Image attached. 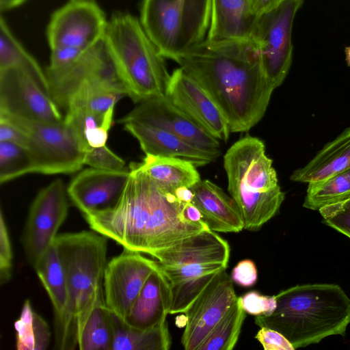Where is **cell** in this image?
Wrapping results in <instances>:
<instances>
[{
    "label": "cell",
    "mask_w": 350,
    "mask_h": 350,
    "mask_svg": "<svg viewBox=\"0 0 350 350\" xmlns=\"http://www.w3.org/2000/svg\"><path fill=\"white\" fill-rule=\"evenodd\" d=\"M129 167L130 177L118 202L83 215L92 230L123 249L155 258L161 252L208 228L203 221H189L184 214V202L154 183L138 163Z\"/></svg>",
    "instance_id": "cell-1"
},
{
    "label": "cell",
    "mask_w": 350,
    "mask_h": 350,
    "mask_svg": "<svg viewBox=\"0 0 350 350\" xmlns=\"http://www.w3.org/2000/svg\"><path fill=\"white\" fill-rule=\"evenodd\" d=\"M174 61L213 98L231 132L247 131L263 118L275 88L252 40H204Z\"/></svg>",
    "instance_id": "cell-2"
},
{
    "label": "cell",
    "mask_w": 350,
    "mask_h": 350,
    "mask_svg": "<svg viewBox=\"0 0 350 350\" xmlns=\"http://www.w3.org/2000/svg\"><path fill=\"white\" fill-rule=\"evenodd\" d=\"M269 315L255 316L254 323L281 333L295 349L332 335L345 336L350 323V298L338 284L296 285L275 295Z\"/></svg>",
    "instance_id": "cell-3"
},
{
    "label": "cell",
    "mask_w": 350,
    "mask_h": 350,
    "mask_svg": "<svg viewBox=\"0 0 350 350\" xmlns=\"http://www.w3.org/2000/svg\"><path fill=\"white\" fill-rule=\"evenodd\" d=\"M107 239L92 230L59 234L55 240L68 293L64 319L55 331L57 349L78 347L79 331L95 304L104 298Z\"/></svg>",
    "instance_id": "cell-4"
},
{
    "label": "cell",
    "mask_w": 350,
    "mask_h": 350,
    "mask_svg": "<svg viewBox=\"0 0 350 350\" xmlns=\"http://www.w3.org/2000/svg\"><path fill=\"white\" fill-rule=\"evenodd\" d=\"M228 191L241 214L244 229L259 230L278 213L285 198L264 142L246 135L224 156Z\"/></svg>",
    "instance_id": "cell-5"
},
{
    "label": "cell",
    "mask_w": 350,
    "mask_h": 350,
    "mask_svg": "<svg viewBox=\"0 0 350 350\" xmlns=\"http://www.w3.org/2000/svg\"><path fill=\"white\" fill-rule=\"evenodd\" d=\"M104 38L127 96L139 103L165 94L170 75L139 18L129 12H114L107 21Z\"/></svg>",
    "instance_id": "cell-6"
},
{
    "label": "cell",
    "mask_w": 350,
    "mask_h": 350,
    "mask_svg": "<svg viewBox=\"0 0 350 350\" xmlns=\"http://www.w3.org/2000/svg\"><path fill=\"white\" fill-rule=\"evenodd\" d=\"M211 0H142L139 21L160 54L174 60L206 39Z\"/></svg>",
    "instance_id": "cell-7"
},
{
    "label": "cell",
    "mask_w": 350,
    "mask_h": 350,
    "mask_svg": "<svg viewBox=\"0 0 350 350\" xmlns=\"http://www.w3.org/2000/svg\"><path fill=\"white\" fill-rule=\"evenodd\" d=\"M2 118L21 130L29 138L37 173L69 174L84 165V152L70 126L64 120L48 123L0 112Z\"/></svg>",
    "instance_id": "cell-8"
},
{
    "label": "cell",
    "mask_w": 350,
    "mask_h": 350,
    "mask_svg": "<svg viewBox=\"0 0 350 350\" xmlns=\"http://www.w3.org/2000/svg\"><path fill=\"white\" fill-rule=\"evenodd\" d=\"M0 112L48 123L64 120L41 67L0 70Z\"/></svg>",
    "instance_id": "cell-9"
},
{
    "label": "cell",
    "mask_w": 350,
    "mask_h": 350,
    "mask_svg": "<svg viewBox=\"0 0 350 350\" xmlns=\"http://www.w3.org/2000/svg\"><path fill=\"white\" fill-rule=\"evenodd\" d=\"M303 0H286L258 16L252 33L267 78L276 88L284 81L293 57L292 29Z\"/></svg>",
    "instance_id": "cell-10"
},
{
    "label": "cell",
    "mask_w": 350,
    "mask_h": 350,
    "mask_svg": "<svg viewBox=\"0 0 350 350\" xmlns=\"http://www.w3.org/2000/svg\"><path fill=\"white\" fill-rule=\"evenodd\" d=\"M67 187L57 178L39 191L33 200L21 235L27 262L33 267L54 243L69 208Z\"/></svg>",
    "instance_id": "cell-11"
},
{
    "label": "cell",
    "mask_w": 350,
    "mask_h": 350,
    "mask_svg": "<svg viewBox=\"0 0 350 350\" xmlns=\"http://www.w3.org/2000/svg\"><path fill=\"white\" fill-rule=\"evenodd\" d=\"M107 21L94 0H70L51 16L46 28L50 49L71 46L83 51L104 37Z\"/></svg>",
    "instance_id": "cell-12"
},
{
    "label": "cell",
    "mask_w": 350,
    "mask_h": 350,
    "mask_svg": "<svg viewBox=\"0 0 350 350\" xmlns=\"http://www.w3.org/2000/svg\"><path fill=\"white\" fill-rule=\"evenodd\" d=\"M157 260L143 254L123 249L107 262L103 278V293L107 307L124 321Z\"/></svg>",
    "instance_id": "cell-13"
},
{
    "label": "cell",
    "mask_w": 350,
    "mask_h": 350,
    "mask_svg": "<svg viewBox=\"0 0 350 350\" xmlns=\"http://www.w3.org/2000/svg\"><path fill=\"white\" fill-rule=\"evenodd\" d=\"M231 277L220 271L185 311L181 343L186 350H198L212 329L237 301Z\"/></svg>",
    "instance_id": "cell-14"
},
{
    "label": "cell",
    "mask_w": 350,
    "mask_h": 350,
    "mask_svg": "<svg viewBox=\"0 0 350 350\" xmlns=\"http://www.w3.org/2000/svg\"><path fill=\"white\" fill-rule=\"evenodd\" d=\"M165 95L214 137L228 141L231 131L226 118L205 90L181 67L170 75Z\"/></svg>",
    "instance_id": "cell-15"
},
{
    "label": "cell",
    "mask_w": 350,
    "mask_h": 350,
    "mask_svg": "<svg viewBox=\"0 0 350 350\" xmlns=\"http://www.w3.org/2000/svg\"><path fill=\"white\" fill-rule=\"evenodd\" d=\"M123 117L165 130L199 148L220 150L219 140L176 107L165 94L137 103Z\"/></svg>",
    "instance_id": "cell-16"
},
{
    "label": "cell",
    "mask_w": 350,
    "mask_h": 350,
    "mask_svg": "<svg viewBox=\"0 0 350 350\" xmlns=\"http://www.w3.org/2000/svg\"><path fill=\"white\" fill-rule=\"evenodd\" d=\"M130 174L129 167L120 171L86 168L67 187L69 199L82 215L112 207L121 197Z\"/></svg>",
    "instance_id": "cell-17"
},
{
    "label": "cell",
    "mask_w": 350,
    "mask_h": 350,
    "mask_svg": "<svg viewBox=\"0 0 350 350\" xmlns=\"http://www.w3.org/2000/svg\"><path fill=\"white\" fill-rule=\"evenodd\" d=\"M117 122L138 141L146 154L180 158L192 162L196 167L209 164L221 155L220 150L199 148L173 133L150 124L124 117Z\"/></svg>",
    "instance_id": "cell-18"
},
{
    "label": "cell",
    "mask_w": 350,
    "mask_h": 350,
    "mask_svg": "<svg viewBox=\"0 0 350 350\" xmlns=\"http://www.w3.org/2000/svg\"><path fill=\"white\" fill-rule=\"evenodd\" d=\"M158 267L167 285L170 314L185 313L216 275L228 267L220 263L164 266L159 262Z\"/></svg>",
    "instance_id": "cell-19"
},
{
    "label": "cell",
    "mask_w": 350,
    "mask_h": 350,
    "mask_svg": "<svg viewBox=\"0 0 350 350\" xmlns=\"http://www.w3.org/2000/svg\"><path fill=\"white\" fill-rule=\"evenodd\" d=\"M190 188L193 193L192 203L209 229L219 232H239L244 229L238 206L221 187L208 180H200Z\"/></svg>",
    "instance_id": "cell-20"
},
{
    "label": "cell",
    "mask_w": 350,
    "mask_h": 350,
    "mask_svg": "<svg viewBox=\"0 0 350 350\" xmlns=\"http://www.w3.org/2000/svg\"><path fill=\"white\" fill-rule=\"evenodd\" d=\"M230 252L228 241L207 228L161 252L154 259L164 266L191 263H220L228 266Z\"/></svg>",
    "instance_id": "cell-21"
},
{
    "label": "cell",
    "mask_w": 350,
    "mask_h": 350,
    "mask_svg": "<svg viewBox=\"0 0 350 350\" xmlns=\"http://www.w3.org/2000/svg\"><path fill=\"white\" fill-rule=\"evenodd\" d=\"M258 16L250 11L247 0H211L208 41L252 40Z\"/></svg>",
    "instance_id": "cell-22"
},
{
    "label": "cell",
    "mask_w": 350,
    "mask_h": 350,
    "mask_svg": "<svg viewBox=\"0 0 350 350\" xmlns=\"http://www.w3.org/2000/svg\"><path fill=\"white\" fill-rule=\"evenodd\" d=\"M107 52L103 37L70 65L55 71H46L51 96L60 108L66 109L72 96Z\"/></svg>",
    "instance_id": "cell-23"
},
{
    "label": "cell",
    "mask_w": 350,
    "mask_h": 350,
    "mask_svg": "<svg viewBox=\"0 0 350 350\" xmlns=\"http://www.w3.org/2000/svg\"><path fill=\"white\" fill-rule=\"evenodd\" d=\"M168 314L167 286L157 262L124 322L134 328L150 329L166 321Z\"/></svg>",
    "instance_id": "cell-24"
},
{
    "label": "cell",
    "mask_w": 350,
    "mask_h": 350,
    "mask_svg": "<svg viewBox=\"0 0 350 350\" xmlns=\"http://www.w3.org/2000/svg\"><path fill=\"white\" fill-rule=\"evenodd\" d=\"M349 168L350 126L326 144L306 165L295 170L290 180L308 183Z\"/></svg>",
    "instance_id": "cell-25"
},
{
    "label": "cell",
    "mask_w": 350,
    "mask_h": 350,
    "mask_svg": "<svg viewBox=\"0 0 350 350\" xmlns=\"http://www.w3.org/2000/svg\"><path fill=\"white\" fill-rule=\"evenodd\" d=\"M138 165L159 186L174 193L176 189L191 187L201 180L196 166L180 158L146 154Z\"/></svg>",
    "instance_id": "cell-26"
},
{
    "label": "cell",
    "mask_w": 350,
    "mask_h": 350,
    "mask_svg": "<svg viewBox=\"0 0 350 350\" xmlns=\"http://www.w3.org/2000/svg\"><path fill=\"white\" fill-rule=\"evenodd\" d=\"M33 269L45 288L54 311V331L64 319L68 293L66 275L57 250L53 243L44 253Z\"/></svg>",
    "instance_id": "cell-27"
},
{
    "label": "cell",
    "mask_w": 350,
    "mask_h": 350,
    "mask_svg": "<svg viewBox=\"0 0 350 350\" xmlns=\"http://www.w3.org/2000/svg\"><path fill=\"white\" fill-rule=\"evenodd\" d=\"M172 345L167 321L150 329L127 325L115 315L112 350H168Z\"/></svg>",
    "instance_id": "cell-28"
},
{
    "label": "cell",
    "mask_w": 350,
    "mask_h": 350,
    "mask_svg": "<svg viewBox=\"0 0 350 350\" xmlns=\"http://www.w3.org/2000/svg\"><path fill=\"white\" fill-rule=\"evenodd\" d=\"M115 314L107 307L105 298L98 301L78 333L80 350H112Z\"/></svg>",
    "instance_id": "cell-29"
},
{
    "label": "cell",
    "mask_w": 350,
    "mask_h": 350,
    "mask_svg": "<svg viewBox=\"0 0 350 350\" xmlns=\"http://www.w3.org/2000/svg\"><path fill=\"white\" fill-rule=\"evenodd\" d=\"M16 347L18 350H45L51 332L46 321L31 306L29 299L23 305L21 314L14 323Z\"/></svg>",
    "instance_id": "cell-30"
},
{
    "label": "cell",
    "mask_w": 350,
    "mask_h": 350,
    "mask_svg": "<svg viewBox=\"0 0 350 350\" xmlns=\"http://www.w3.org/2000/svg\"><path fill=\"white\" fill-rule=\"evenodd\" d=\"M350 193V168L325 179L308 183L304 207L314 211L335 203Z\"/></svg>",
    "instance_id": "cell-31"
},
{
    "label": "cell",
    "mask_w": 350,
    "mask_h": 350,
    "mask_svg": "<svg viewBox=\"0 0 350 350\" xmlns=\"http://www.w3.org/2000/svg\"><path fill=\"white\" fill-rule=\"evenodd\" d=\"M246 312L238 298L212 329L198 350H232L236 345Z\"/></svg>",
    "instance_id": "cell-32"
},
{
    "label": "cell",
    "mask_w": 350,
    "mask_h": 350,
    "mask_svg": "<svg viewBox=\"0 0 350 350\" xmlns=\"http://www.w3.org/2000/svg\"><path fill=\"white\" fill-rule=\"evenodd\" d=\"M29 173H37L31 151L16 144L0 142V183Z\"/></svg>",
    "instance_id": "cell-33"
},
{
    "label": "cell",
    "mask_w": 350,
    "mask_h": 350,
    "mask_svg": "<svg viewBox=\"0 0 350 350\" xmlns=\"http://www.w3.org/2000/svg\"><path fill=\"white\" fill-rule=\"evenodd\" d=\"M17 66L38 68L40 66L18 42L6 21L0 19V70Z\"/></svg>",
    "instance_id": "cell-34"
},
{
    "label": "cell",
    "mask_w": 350,
    "mask_h": 350,
    "mask_svg": "<svg viewBox=\"0 0 350 350\" xmlns=\"http://www.w3.org/2000/svg\"><path fill=\"white\" fill-rule=\"evenodd\" d=\"M319 211L324 223L350 238V193Z\"/></svg>",
    "instance_id": "cell-35"
},
{
    "label": "cell",
    "mask_w": 350,
    "mask_h": 350,
    "mask_svg": "<svg viewBox=\"0 0 350 350\" xmlns=\"http://www.w3.org/2000/svg\"><path fill=\"white\" fill-rule=\"evenodd\" d=\"M84 165L105 170L120 171L128 167L124 160L113 152L106 145L90 148L84 152Z\"/></svg>",
    "instance_id": "cell-36"
},
{
    "label": "cell",
    "mask_w": 350,
    "mask_h": 350,
    "mask_svg": "<svg viewBox=\"0 0 350 350\" xmlns=\"http://www.w3.org/2000/svg\"><path fill=\"white\" fill-rule=\"evenodd\" d=\"M238 301L242 309L252 315H269L276 308L275 295H263L252 291L238 297Z\"/></svg>",
    "instance_id": "cell-37"
},
{
    "label": "cell",
    "mask_w": 350,
    "mask_h": 350,
    "mask_svg": "<svg viewBox=\"0 0 350 350\" xmlns=\"http://www.w3.org/2000/svg\"><path fill=\"white\" fill-rule=\"evenodd\" d=\"M13 252L7 224L0 212V284L8 283L12 278Z\"/></svg>",
    "instance_id": "cell-38"
},
{
    "label": "cell",
    "mask_w": 350,
    "mask_h": 350,
    "mask_svg": "<svg viewBox=\"0 0 350 350\" xmlns=\"http://www.w3.org/2000/svg\"><path fill=\"white\" fill-rule=\"evenodd\" d=\"M255 338L265 350H295L292 344L279 332L268 327H260Z\"/></svg>",
    "instance_id": "cell-39"
},
{
    "label": "cell",
    "mask_w": 350,
    "mask_h": 350,
    "mask_svg": "<svg viewBox=\"0 0 350 350\" xmlns=\"http://www.w3.org/2000/svg\"><path fill=\"white\" fill-rule=\"evenodd\" d=\"M84 51L71 46L51 49L50 63L46 71H55L65 68L75 62Z\"/></svg>",
    "instance_id": "cell-40"
},
{
    "label": "cell",
    "mask_w": 350,
    "mask_h": 350,
    "mask_svg": "<svg viewBox=\"0 0 350 350\" xmlns=\"http://www.w3.org/2000/svg\"><path fill=\"white\" fill-rule=\"evenodd\" d=\"M232 280L239 286L250 287L257 280V269L255 263L250 259L239 261L231 273Z\"/></svg>",
    "instance_id": "cell-41"
},
{
    "label": "cell",
    "mask_w": 350,
    "mask_h": 350,
    "mask_svg": "<svg viewBox=\"0 0 350 350\" xmlns=\"http://www.w3.org/2000/svg\"><path fill=\"white\" fill-rule=\"evenodd\" d=\"M0 142H8L29 149L28 137L18 127L0 118Z\"/></svg>",
    "instance_id": "cell-42"
},
{
    "label": "cell",
    "mask_w": 350,
    "mask_h": 350,
    "mask_svg": "<svg viewBox=\"0 0 350 350\" xmlns=\"http://www.w3.org/2000/svg\"><path fill=\"white\" fill-rule=\"evenodd\" d=\"M286 0H247L250 11L258 16L276 7Z\"/></svg>",
    "instance_id": "cell-43"
},
{
    "label": "cell",
    "mask_w": 350,
    "mask_h": 350,
    "mask_svg": "<svg viewBox=\"0 0 350 350\" xmlns=\"http://www.w3.org/2000/svg\"><path fill=\"white\" fill-rule=\"evenodd\" d=\"M184 214L191 221H202V216L200 211L192 202H184Z\"/></svg>",
    "instance_id": "cell-44"
},
{
    "label": "cell",
    "mask_w": 350,
    "mask_h": 350,
    "mask_svg": "<svg viewBox=\"0 0 350 350\" xmlns=\"http://www.w3.org/2000/svg\"><path fill=\"white\" fill-rule=\"evenodd\" d=\"M174 195L182 202H192L193 193L190 187H180L175 189Z\"/></svg>",
    "instance_id": "cell-45"
},
{
    "label": "cell",
    "mask_w": 350,
    "mask_h": 350,
    "mask_svg": "<svg viewBox=\"0 0 350 350\" xmlns=\"http://www.w3.org/2000/svg\"><path fill=\"white\" fill-rule=\"evenodd\" d=\"M28 0H0V10L1 12H7L18 8Z\"/></svg>",
    "instance_id": "cell-46"
},
{
    "label": "cell",
    "mask_w": 350,
    "mask_h": 350,
    "mask_svg": "<svg viewBox=\"0 0 350 350\" xmlns=\"http://www.w3.org/2000/svg\"><path fill=\"white\" fill-rule=\"evenodd\" d=\"M345 53L347 66L350 67V46L345 47Z\"/></svg>",
    "instance_id": "cell-47"
}]
</instances>
